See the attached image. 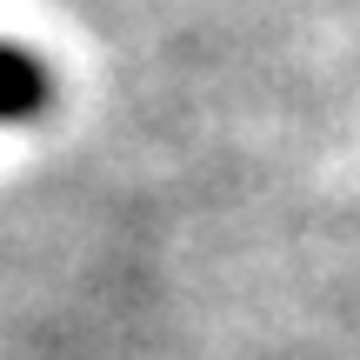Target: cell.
I'll list each match as a JSON object with an SVG mask.
<instances>
[{"label":"cell","mask_w":360,"mask_h":360,"mask_svg":"<svg viewBox=\"0 0 360 360\" xmlns=\"http://www.w3.org/2000/svg\"><path fill=\"white\" fill-rule=\"evenodd\" d=\"M53 101V74L40 53H27L20 40H0V127H27Z\"/></svg>","instance_id":"obj_1"}]
</instances>
